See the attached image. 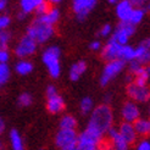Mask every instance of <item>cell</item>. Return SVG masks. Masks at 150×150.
<instances>
[{
	"label": "cell",
	"mask_w": 150,
	"mask_h": 150,
	"mask_svg": "<svg viewBox=\"0 0 150 150\" xmlns=\"http://www.w3.org/2000/svg\"><path fill=\"white\" fill-rule=\"evenodd\" d=\"M144 17H145V10L143 9V7H134L128 22L132 25H134V26H137L144 20Z\"/></svg>",
	"instance_id": "26"
},
{
	"label": "cell",
	"mask_w": 150,
	"mask_h": 150,
	"mask_svg": "<svg viewBox=\"0 0 150 150\" xmlns=\"http://www.w3.org/2000/svg\"><path fill=\"white\" fill-rule=\"evenodd\" d=\"M7 7V0H0V12L6 10Z\"/></svg>",
	"instance_id": "42"
},
{
	"label": "cell",
	"mask_w": 150,
	"mask_h": 150,
	"mask_svg": "<svg viewBox=\"0 0 150 150\" xmlns=\"http://www.w3.org/2000/svg\"><path fill=\"white\" fill-rule=\"evenodd\" d=\"M11 39H12V34L10 31L7 29H4V31L0 32V43H1V47L3 48H7L9 44L11 43Z\"/></svg>",
	"instance_id": "31"
},
{
	"label": "cell",
	"mask_w": 150,
	"mask_h": 150,
	"mask_svg": "<svg viewBox=\"0 0 150 150\" xmlns=\"http://www.w3.org/2000/svg\"><path fill=\"white\" fill-rule=\"evenodd\" d=\"M134 55H136V51H134V48L128 45V44H125L121 48V54H120V59L123 60V61L127 64L134 60Z\"/></svg>",
	"instance_id": "27"
},
{
	"label": "cell",
	"mask_w": 150,
	"mask_h": 150,
	"mask_svg": "<svg viewBox=\"0 0 150 150\" xmlns=\"http://www.w3.org/2000/svg\"><path fill=\"white\" fill-rule=\"evenodd\" d=\"M145 7H146V10H145V11H150V0L145 4Z\"/></svg>",
	"instance_id": "44"
},
{
	"label": "cell",
	"mask_w": 150,
	"mask_h": 150,
	"mask_svg": "<svg viewBox=\"0 0 150 150\" xmlns=\"http://www.w3.org/2000/svg\"><path fill=\"white\" fill-rule=\"evenodd\" d=\"M128 71H129L131 77H136L144 71V65L138 62L137 60H132V61L128 62Z\"/></svg>",
	"instance_id": "30"
},
{
	"label": "cell",
	"mask_w": 150,
	"mask_h": 150,
	"mask_svg": "<svg viewBox=\"0 0 150 150\" xmlns=\"http://www.w3.org/2000/svg\"><path fill=\"white\" fill-rule=\"evenodd\" d=\"M11 79V69L9 64H0V89H3Z\"/></svg>",
	"instance_id": "24"
},
{
	"label": "cell",
	"mask_w": 150,
	"mask_h": 150,
	"mask_svg": "<svg viewBox=\"0 0 150 150\" xmlns=\"http://www.w3.org/2000/svg\"><path fill=\"white\" fill-rule=\"evenodd\" d=\"M1 48H3V47H1V43H0V49H1Z\"/></svg>",
	"instance_id": "48"
},
{
	"label": "cell",
	"mask_w": 150,
	"mask_h": 150,
	"mask_svg": "<svg viewBox=\"0 0 150 150\" xmlns=\"http://www.w3.org/2000/svg\"><path fill=\"white\" fill-rule=\"evenodd\" d=\"M89 49L93 50V51H98V50L101 49V43L99 40H94V42H92L91 44H89Z\"/></svg>",
	"instance_id": "37"
},
{
	"label": "cell",
	"mask_w": 150,
	"mask_h": 150,
	"mask_svg": "<svg viewBox=\"0 0 150 150\" xmlns=\"http://www.w3.org/2000/svg\"><path fill=\"white\" fill-rule=\"evenodd\" d=\"M87 70V64L86 61H83V60H79V61L74 62L71 67H70V71H69V77L72 82H77L81 77L82 74H84Z\"/></svg>",
	"instance_id": "18"
},
{
	"label": "cell",
	"mask_w": 150,
	"mask_h": 150,
	"mask_svg": "<svg viewBox=\"0 0 150 150\" xmlns=\"http://www.w3.org/2000/svg\"><path fill=\"white\" fill-rule=\"evenodd\" d=\"M5 129H6V123L4 121V118L0 116V138H1V136L5 133Z\"/></svg>",
	"instance_id": "39"
},
{
	"label": "cell",
	"mask_w": 150,
	"mask_h": 150,
	"mask_svg": "<svg viewBox=\"0 0 150 150\" xmlns=\"http://www.w3.org/2000/svg\"><path fill=\"white\" fill-rule=\"evenodd\" d=\"M37 18H39L40 21L45 22V23H48V25L55 26L60 20V11H59V9H56V7H50L45 13L37 16Z\"/></svg>",
	"instance_id": "22"
},
{
	"label": "cell",
	"mask_w": 150,
	"mask_h": 150,
	"mask_svg": "<svg viewBox=\"0 0 150 150\" xmlns=\"http://www.w3.org/2000/svg\"><path fill=\"white\" fill-rule=\"evenodd\" d=\"M134 51H136L134 60H137L138 62H140L144 66L150 64V48L143 45V44L140 43L137 48H134Z\"/></svg>",
	"instance_id": "21"
},
{
	"label": "cell",
	"mask_w": 150,
	"mask_h": 150,
	"mask_svg": "<svg viewBox=\"0 0 150 150\" xmlns=\"http://www.w3.org/2000/svg\"><path fill=\"white\" fill-rule=\"evenodd\" d=\"M105 136H108V138L110 140V144L112 145V148L116 149V150H127L129 148V144L125 140V138L120 134L118 129L115 128L114 126L110 127Z\"/></svg>",
	"instance_id": "13"
},
{
	"label": "cell",
	"mask_w": 150,
	"mask_h": 150,
	"mask_svg": "<svg viewBox=\"0 0 150 150\" xmlns=\"http://www.w3.org/2000/svg\"><path fill=\"white\" fill-rule=\"evenodd\" d=\"M115 5H116V15L118 20L121 22H128L132 11L134 9L131 0H120Z\"/></svg>",
	"instance_id": "15"
},
{
	"label": "cell",
	"mask_w": 150,
	"mask_h": 150,
	"mask_svg": "<svg viewBox=\"0 0 150 150\" xmlns=\"http://www.w3.org/2000/svg\"><path fill=\"white\" fill-rule=\"evenodd\" d=\"M137 150H150V139H142L139 142H136Z\"/></svg>",
	"instance_id": "35"
},
{
	"label": "cell",
	"mask_w": 150,
	"mask_h": 150,
	"mask_svg": "<svg viewBox=\"0 0 150 150\" xmlns=\"http://www.w3.org/2000/svg\"><path fill=\"white\" fill-rule=\"evenodd\" d=\"M77 120L72 115H64L60 118L59 127L60 128H66V129H76L77 128Z\"/></svg>",
	"instance_id": "25"
},
{
	"label": "cell",
	"mask_w": 150,
	"mask_h": 150,
	"mask_svg": "<svg viewBox=\"0 0 150 150\" xmlns=\"http://www.w3.org/2000/svg\"><path fill=\"white\" fill-rule=\"evenodd\" d=\"M108 1H109L110 4H116L117 1H120V0H108Z\"/></svg>",
	"instance_id": "45"
},
{
	"label": "cell",
	"mask_w": 150,
	"mask_h": 150,
	"mask_svg": "<svg viewBox=\"0 0 150 150\" xmlns=\"http://www.w3.org/2000/svg\"><path fill=\"white\" fill-rule=\"evenodd\" d=\"M121 48L122 44L117 43L115 39H110L106 44L104 45L103 50H101V57L106 61L114 59H120V54H121Z\"/></svg>",
	"instance_id": "12"
},
{
	"label": "cell",
	"mask_w": 150,
	"mask_h": 150,
	"mask_svg": "<svg viewBox=\"0 0 150 150\" xmlns=\"http://www.w3.org/2000/svg\"><path fill=\"white\" fill-rule=\"evenodd\" d=\"M65 109V100L61 95L57 93L47 96V110L51 115H57L62 112Z\"/></svg>",
	"instance_id": "14"
},
{
	"label": "cell",
	"mask_w": 150,
	"mask_h": 150,
	"mask_svg": "<svg viewBox=\"0 0 150 150\" xmlns=\"http://www.w3.org/2000/svg\"><path fill=\"white\" fill-rule=\"evenodd\" d=\"M11 60V52L7 48L0 49V64H9Z\"/></svg>",
	"instance_id": "32"
},
{
	"label": "cell",
	"mask_w": 150,
	"mask_h": 150,
	"mask_svg": "<svg viewBox=\"0 0 150 150\" xmlns=\"http://www.w3.org/2000/svg\"><path fill=\"white\" fill-rule=\"evenodd\" d=\"M125 66L126 62L121 59H114L108 61L100 76V86L106 87L112 79L125 70Z\"/></svg>",
	"instance_id": "7"
},
{
	"label": "cell",
	"mask_w": 150,
	"mask_h": 150,
	"mask_svg": "<svg viewBox=\"0 0 150 150\" xmlns=\"http://www.w3.org/2000/svg\"><path fill=\"white\" fill-rule=\"evenodd\" d=\"M47 1H48L50 5H57V4H60L61 1H64V0H47Z\"/></svg>",
	"instance_id": "43"
},
{
	"label": "cell",
	"mask_w": 150,
	"mask_h": 150,
	"mask_svg": "<svg viewBox=\"0 0 150 150\" xmlns=\"http://www.w3.org/2000/svg\"><path fill=\"white\" fill-rule=\"evenodd\" d=\"M26 34L34 39L38 44H45L55 35V26L48 25L39 18H34L28 25L26 29Z\"/></svg>",
	"instance_id": "2"
},
{
	"label": "cell",
	"mask_w": 150,
	"mask_h": 150,
	"mask_svg": "<svg viewBox=\"0 0 150 150\" xmlns=\"http://www.w3.org/2000/svg\"><path fill=\"white\" fill-rule=\"evenodd\" d=\"M114 125V112L109 104H101L91 112V118L88 121L87 128L96 132L105 137L110 127Z\"/></svg>",
	"instance_id": "1"
},
{
	"label": "cell",
	"mask_w": 150,
	"mask_h": 150,
	"mask_svg": "<svg viewBox=\"0 0 150 150\" xmlns=\"http://www.w3.org/2000/svg\"><path fill=\"white\" fill-rule=\"evenodd\" d=\"M1 149H4V143H3L1 138H0V150H1Z\"/></svg>",
	"instance_id": "46"
},
{
	"label": "cell",
	"mask_w": 150,
	"mask_h": 150,
	"mask_svg": "<svg viewBox=\"0 0 150 150\" xmlns=\"http://www.w3.org/2000/svg\"><path fill=\"white\" fill-rule=\"evenodd\" d=\"M104 136L86 128L77 136V150H96L103 145Z\"/></svg>",
	"instance_id": "4"
},
{
	"label": "cell",
	"mask_w": 150,
	"mask_h": 150,
	"mask_svg": "<svg viewBox=\"0 0 150 150\" xmlns=\"http://www.w3.org/2000/svg\"><path fill=\"white\" fill-rule=\"evenodd\" d=\"M9 142H10V146L12 150H23L25 149V142L22 138L21 133L18 129L12 128L9 132Z\"/></svg>",
	"instance_id": "19"
},
{
	"label": "cell",
	"mask_w": 150,
	"mask_h": 150,
	"mask_svg": "<svg viewBox=\"0 0 150 150\" xmlns=\"http://www.w3.org/2000/svg\"><path fill=\"white\" fill-rule=\"evenodd\" d=\"M112 32V27L111 25H104L101 28H100V31H99V35L100 37H108L110 35Z\"/></svg>",
	"instance_id": "36"
},
{
	"label": "cell",
	"mask_w": 150,
	"mask_h": 150,
	"mask_svg": "<svg viewBox=\"0 0 150 150\" xmlns=\"http://www.w3.org/2000/svg\"><path fill=\"white\" fill-rule=\"evenodd\" d=\"M117 129H118L120 134L125 138V140L129 144V146L133 145V144H136V142L138 140V134L136 133V129H134V127H133V123L123 121L121 125L118 126Z\"/></svg>",
	"instance_id": "16"
},
{
	"label": "cell",
	"mask_w": 150,
	"mask_h": 150,
	"mask_svg": "<svg viewBox=\"0 0 150 150\" xmlns=\"http://www.w3.org/2000/svg\"><path fill=\"white\" fill-rule=\"evenodd\" d=\"M133 127L136 129V133L138 134V137L150 136V120L139 117L133 122Z\"/></svg>",
	"instance_id": "20"
},
{
	"label": "cell",
	"mask_w": 150,
	"mask_h": 150,
	"mask_svg": "<svg viewBox=\"0 0 150 150\" xmlns=\"http://www.w3.org/2000/svg\"><path fill=\"white\" fill-rule=\"evenodd\" d=\"M77 132L76 129L60 128L54 138V143L57 149L61 150H76L77 149Z\"/></svg>",
	"instance_id": "5"
},
{
	"label": "cell",
	"mask_w": 150,
	"mask_h": 150,
	"mask_svg": "<svg viewBox=\"0 0 150 150\" xmlns=\"http://www.w3.org/2000/svg\"><path fill=\"white\" fill-rule=\"evenodd\" d=\"M148 103H149V106H148V114H149V116H150V100H149Z\"/></svg>",
	"instance_id": "47"
},
{
	"label": "cell",
	"mask_w": 150,
	"mask_h": 150,
	"mask_svg": "<svg viewBox=\"0 0 150 150\" xmlns=\"http://www.w3.org/2000/svg\"><path fill=\"white\" fill-rule=\"evenodd\" d=\"M121 117L123 121L133 123L137 118L140 117V109L138 106V104L133 100L126 101L121 109Z\"/></svg>",
	"instance_id": "11"
},
{
	"label": "cell",
	"mask_w": 150,
	"mask_h": 150,
	"mask_svg": "<svg viewBox=\"0 0 150 150\" xmlns=\"http://www.w3.org/2000/svg\"><path fill=\"white\" fill-rule=\"evenodd\" d=\"M33 70H34V65L31 60H28V59H20L15 64V67H13L15 73L21 77L31 74L33 72Z\"/></svg>",
	"instance_id": "17"
},
{
	"label": "cell",
	"mask_w": 150,
	"mask_h": 150,
	"mask_svg": "<svg viewBox=\"0 0 150 150\" xmlns=\"http://www.w3.org/2000/svg\"><path fill=\"white\" fill-rule=\"evenodd\" d=\"M27 16H28V15L25 13L23 11H18V13H17V20H18V21H25V20L27 18Z\"/></svg>",
	"instance_id": "41"
},
{
	"label": "cell",
	"mask_w": 150,
	"mask_h": 150,
	"mask_svg": "<svg viewBox=\"0 0 150 150\" xmlns=\"http://www.w3.org/2000/svg\"><path fill=\"white\" fill-rule=\"evenodd\" d=\"M79 109H81V112L82 115H89L92 112V110L94 109V101L92 98L89 96H86L81 100L79 103Z\"/></svg>",
	"instance_id": "29"
},
{
	"label": "cell",
	"mask_w": 150,
	"mask_h": 150,
	"mask_svg": "<svg viewBox=\"0 0 150 150\" xmlns=\"http://www.w3.org/2000/svg\"><path fill=\"white\" fill-rule=\"evenodd\" d=\"M43 0H20V10L23 11L25 13L29 15L34 12V10L37 9V6H38Z\"/></svg>",
	"instance_id": "23"
},
{
	"label": "cell",
	"mask_w": 150,
	"mask_h": 150,
	"mask_svg": "<svg viewBox=\"0 0 150 150\" xmlns=\"http://www.w3.org/2000/svg\"><path fill=\"white\" fill-rule=\"evenodd\" d=\"M61 50L56 45H50L42 54V61L47 67L49 76L52 79H56L61 74Z\"/></svg>",
	"instance_id": "3"
},
{
	"label": "cell",
	"mask_w": 150,
	"mask_h": 150,
	"mask_svg": "<svg viewBox=\"0 0 150 150\" xmlns=\"http://www.w3.org/2000/svg\"><path fill=\"white\" fill-rule=\"evenodd\" d=\"M38 45L34 39H32L29 35L25 34L22 35L16 43V45L13 48V55L17 59H29L33 56L37 50H38Z\"/></svg>",
	"instance_id": "6"
},
{
	"label": "cell",
	"mask_w": 150,
	"mask_h": 150,
	"mask_svg": "<svg viewBox=\"0 0 150 150\" xmlns=\"http://www.w3.org/2000/svg\"><path fill=\"white\" fill-rule=\"evenodd\" d=\"M144 72H145V77H146V82L150 86V64L144 66Z\"/></svg>",
	"instance_id": "40"
},
{
	"label": "cell",
	"mask_w": 150,
	"mask_h": 150,
	"mask_svg": "<svg viewBox=\"0 0 150 150\" xmlns=\"http://www.w3.org/2000/svg\"><path fill=\"white\" fill-rule=\"evenodd\" d=\"M127 95L128 98L137 104H144L150 100V86L138 84L136 82H131L127 86Z\"/></svg>",
	"instance_id": "8"
},
{
	"label": "cell",
	"mask_w": 150,
	"mask_h": 150,
	"mask_svg": "<svg viewBox=\"0 0 150 150\" xmlns=\"http://www.w3.org/2000/svg\"><path fill=\"white\" fill-rule=\"evenodd\" d=\"M134 32H136V26L129 23V22H121L116 31H114V33H112V39H115L117 43L122 44V45H125V44L128 43L129 38L134 34Z\"/></svg>",
	"instance_id": "9"
},
{
	"label": "cell",
	"mask_w": 150,
	"mask_h": 150,
	"mask_svg": "<svg viewBox=\"0 0 150 150\" xmlns=\"http://www.w3.org/2000/svg\"><path fill=\"white\" fill-rule=\"evenodd\" d=\"M95 5L96 0H72V10L78 21H84Z\"/></svg>",
	"instance_id": "10"
},
{
	"label": "cell",
	"mask_w": 150,
	"mask_h": 150,
	"mask_svg": "<svg viewBox=\"0 0 150 150\" xmlns=\"http://www.w3.org/2000/svg\"><path fill=\"white\" fill-rule=\"evenodd\" d=\"M16 103H17V105L20 108H29L33 104V96H32L31 93L23 92L17 96Z\"/></svg>",
	"instance_id": "28"
},
{
	"label": "cell",
	"mask_w": 150,
	"mask_h": 150,
	"mask_svg": "<svg viewBox=\"0 0 150 150\" xmlns=\"http://www.w3.org/2000/svg\"><path fill=\"white\" fill-rule=\"evenodd\" d=\"M148 1L149 0H131V3L133 4L134 7H143Z\"/></svg>",
	"instance_id": "38"
},
{
	"label": "cell",
	"mask_w": 150,
	"mask_h": 150,
	"mask_svg": "<svg viewBox=\"0 0 150 150\" xmlns=\"http://www.w3.org/2000/svg\"><path fill=\"white\" fill-rule=\"evenodd\" d=\"M50 7H51V5L47 1V0H43V1L38 5V6H37V9L34 10V12H35V15H37V16H39V15H43V13H45L49 9H50Z\"/></svg>",
	"instance_id": "34"
},
{
	"label": "cell",
	"mask_w": 150,
	"mask_h": 150,
	"mask_svg": "<svg viewBox=\"0 0 150 150\" xmlns=\"http://www.w3.org/2000/svg\"><path fill=\"white\" fill-rule=\"evenodd\" d=\"M11 25V17L9 15H0V32L4 31V29H7Z\"/></svg>",
	"instance_id": "33"
}]
</instances>
